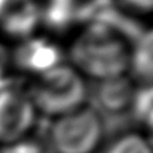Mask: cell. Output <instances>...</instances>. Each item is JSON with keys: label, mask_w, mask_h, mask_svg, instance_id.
<instances>
[{"label": "cell", "mask_w": 153, "mask_h": 153, "mask_svg": "<svg viewBox=\"0 0 153 153\" xmlns=\"http://www.w3.org/2000/svg\"><path fill=\"white\" fill-rule=\"evenodd\" d=\"M97 84L98 87L95 89V97L101 108L112 114L129 111L136 91V84L131 76L123 75Z\"/></svg>", "instance_id": "obj_6"}, {"label": "cell", "mask_w": 153, "mask_h": 153, "mask_svg": "<svg viewBox=\"0 0 153 153\" xmlns=\"http://www.w3.org/2000/svg\"><path fill=\"white\" fill-rule=\"evenodd\" d=\"M37 118L24 88L13 84L0 88V148L31 136Z\"/></svg>", "instance_id": "obj_4"}, {"label": "cell", "mask_w": 153, "mask_h": 153, "mask_svg": "<svg viewBox=\"0 0 153 153\" xmlns=\"http://www.w3.org/2000/svg\"><path fill=\"white\" fill-rule=\"evenodd\" d=\"M128 75L136 85H153V26L132 41Z\"/></svg>", "instance_id": "obj_7"}, {"label": "cell", "mask_w": 153, "mask_h": 153, "mask_svg": "<svg viewBox=\"0 0 153 153\" xmlns=\"http://www.w3.org/2000/svg\"><path fill=\"white\" fill-rule=\"evenodd\" d=\"M105 123L89 104L51 119L45 142L53 153H98L104 143Z\"/></svg>", "instance_id": "obj_3"}, {"label": "cell", "mask_w": 153, "mask_h": 153, "mask_svg": "<svg viewBox=\"0 0 153 153\" xmlns=\"http://www.w3.org/2000/svg\"><path fill=\"white\" fill-rule=\"evenodd\" d=\"M64 58L65 53L57 40L44 36H30L19 41L10 54L11 64L28 79L65 62Z\"/></svg>", "instance_id": "obj_5"}, {"label": "cell", "mask_w": 153, "mask_h": 153, "mask_svg": "<svg viewBox=\"0 0 153 153\" xmlns=\"http://www.w3.org/2000/svg\"><path fill=\"white\" fill-rule=\"evenodd\" d=\"M129 111L139 126L137 131L153 142V85H136Z\"/></svg>", "instance_id": "obj_9"}, {"label": "cell", "mask_w": 153, "mask_h": 153, "mask_svg": "<svg viewBox=\"0 0 153 153\" xmlns=\"http://www.w3.org/2000/svg\"><path fill=\"white\" fill-rule=\"evenodd\" d=\"M0 153H53L50 150L45 139L34 137V135L22 139L16 143H11L7 146H1Z\"/></svg>", "instance_id": "obj_10"}, {"label": "cell", "mask_w": 153, "mask_h": 153, "mask_svg": "<svg viewBox=\"0 0 153 153\" xmlns=\"http://www.w3.org/2000/svg\"><path fill=\"white\" fill-rule=\"evenodd\" d=\"M98 153H153V142L143 132L128 129L104 140Z\"/></svg>", "instance_id": "obj_8"}, {"label": "cell", "mask_w": 153, "mask_h": 153, "mask_svg": "<svg viewBox=\"0 0 153 153\" xmlns=\"http://www.w3.org/2000/svg\"><path fill=\"white\" fill-rule=\"evenodd\" d=\"M116 3L123 11L136 16H149L153 13V0H116Z\"/></svg>", "instance_id": "obj_11"}, {"label": "cell", "mask_w": 153, "mask_h": 153, "mask_svg": "<svg viewBox=\"0 0 153 153\" xmlns=\"http://www.w3.org/2000/svg\"><path fill=\"white\" fill-rule=\"evenodd\" d=\"M23 88L38 116H45L50 120L88 104L87 79L68 62L30 78Z\"/></svg>", "instance_id": "obj_2"}, {"label": "cell", "mask_w": 153, "mask_h": 153, "mask_svg": "<svg viewBox=\"0 0 153 153\" xmlns=\"http://www.w3.org/2000/svg\"><path fill=\"white\" fill-rule=\"evenodd\" d=\"M132 41L105 20H91L76 28L65 48L67 62L85 79L95 82L128 75Z\"/></svg>", "instance_id": "obj_1"}]
</instances>
